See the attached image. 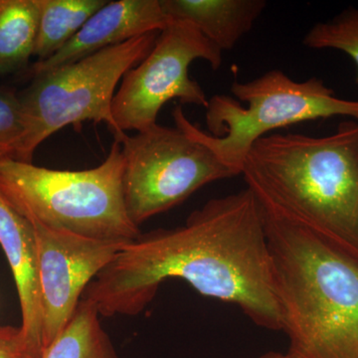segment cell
<instances>
[{
    "instance_id": "cell-9",
    "label": "cell",
    "mask_w": 358,
    "mask_h": 358,
    "mask_svg": "<svg viewBox=\"0 0 358 358\" xmlns=\"http://www.w3.org/2000/svg\"><path fill=\"white\" fill-rule=\"evenodd\" d=\"M30 223L36 238L45 350L68 324L90 282L127 243L91 239Z\"/></svg>"
},
{
    "instance_id": "cell-15",
    "label": "cell",
    "mask_w": 358,
    "mask_h": 358,
    "mask_svg": "<svg viewBox=\"0 0 358 358\" xmlns=\"http://www.w3.org/2000/svg\"><path fill=\"white\" fill-rule=\"evenodd\" d=\"M106 0H39L40 20L34 56L38 61L55 55L74 38Z\"/></svg>"
},
{
    "instance_id": "cell-12",
    "label": "cell",
    "mask_w": 358,
    "mask_h": 358,
    "mask_svg": "<svg viewBox=\"0 0 358 358\" xmlns=\"http://www.w3.org/2000/svg\"><path fill=\"white\" fill-rule=\"evenodd\" d=\"M169 20L187 21L221 51L231 50L265 10L264 0H160Z\"/></svg>"
},
{
    "instance_id": "cell-19",
    "label": "cell",
    "mask_w": 358,
    "mask_h": 358,
    "mask_svg": "<svg viewBox=\"0 0 358 358\" xmlns=\"http://www.w3.org/2000/svg\"><path fill=\"white\" fill-rule=\"evenodd\" d=\"M258 358H289L288 355H282L281 352H268L260 355Z\"/></svg>"
},
{
    "instance_id": "cell-13",
    "label": "cell",
    "mask_w": 358,
    "mask_h": 358,
    "mask_svg": "<svg viewBox=\"0 0 358 358\" xmlns=\"http://www.w3.org/2000/svg\"><path fill=\"white\" fill-rule=\"evenodd\" d=\"M39 20V0H0V76L28 67Z\"/></svg>"
},
{
    "instance_id": "cell-4",
    "label": "cell",
    "mask_w": 358,
    "mask_h": 358,
    "mask_svg": "<svg viewBox=\"0 0 358 358\" xmlns=\"http://www.w3.org/2000/svg\"><path fill=\"white\" fill-rule=\"evenodd\" d=\"M124 159L114 141L100 166L57 171L0 159V193L20 215L49 229L129 243L140 236L124 202Z\"/></svg>"
},
{
    "instance_id": "cell-6",
    "label": "cell",
    "mask_w": 358,
    "mask_h": 358,
    "mask_svg": "<svg viewBox=\"0 0 358 358\" xmlns=\"http://www.w3.org/2000/svg\"><path fill=\"white\" fill-rule=\"evenodd\" d=\"M159 33L141 35L31 77L29 86L18 94L25 129L13 159L31 164L35 150L49 136L67 126L78 129L85 121L103 122L115 141H121L127 134L113 117L115 89L126 73L147 57Z\"/></svg>"
},
{
    "instance_id": "cell-14",
    "label": "cell",
    "mask_w": 358,
    "mask_h": 358,
    "mask_svg": "<svg viewBox=\"0 0 358 358\" xmlns=\"http://www.w3.org/2000/svg\"><path fill=\"white\" fill-rule=\"evenodd\" d=\"M42 358H120L100 313L91 301L81 299L68 324L44 350Z\"/></svg>"
},
{
    "instance_id": "cell-8",
    "label": "cell",
    "mask_w": 358,
    "mask_h": 358,
    "mask_svg": "<svg viewBox=\"0 0 358 358\" xmlns=\"http://www.w3.org/2000/svg\"><path fill=\"white\" fill-rule=\"evenodd\" d=\"M222 53L192 23L169 21L147 57L126 73L115 92L112 115L117 128L124 134L152 129L169 101L206 109L209 99L190 78L189 67L194 61L204 60L218 70Z\"/></svg>"
},
{
    "instance_id": "cell-1",
    "label": "cell",
    "mask_w": 358,
    "mask_h": 358,
    "mask_svg": "<svg viewBox=\"0 0 358 358\" xmlns=\"http://www.w3.org/2000/svg\"><path fill=\"white\" fill-rule=\"evenodd\" d=\"M169 279L241 308L256 326L282 331L263 209L249 188L207 201L183 225L141 233L86 289L103 317H134Z\"/></svg>"
},
{
    "instance_id": "cell-16",
    "label": "cell",
    "mask_w": 358,
    "mask_h": 358,
    "mask_svg": "<svg viewBox=\"0 0 358 358\" xmlns=\"http://www.w3.org/2000/svg\"><path fill=\"white\" fill-rule=\"evenodd\" d=\"M303 44L315 50L331 49L345 53L357 65L358 84V8L350 7L331 20L313 26Z\"/></svg>"
},
{
    "instance_id": "cell-18",
    "label": "cell",
    "mask_w": 358,
    "mask_h": 358,
    "mask_svg": "<svg viewBox=\"0 0 358 358\" xmlns=\"http://www.w3.org/2000/svg\"><path fill=\"white\" fill-rule=\"evenodd\" d=\"M43 352L20 327L0 326V358H42Z\"/></svg>"
},
{
    "instance_id": "cell-10",
    "label": "cell",
    "mask_w": 358,
    "mask_h": 358,
    "mask_svg": "<svg viewBox=\"0 0 358 358\" xmlns=\"http://www.w3.org/2000/svg\"><path fill=\"white\" fill-rule=\"evenodd\" d=\"M169 21L160 0L108 1L55 55L31 65L29 75L36 76L141 35L162 31Z\"/></svg>"
},
{
    "instance_id": "cell-20",
    "label": "cell",
    "mask_w": 358,
    "mask_h": 358,
    "mask_svg": "<svg viewBox=\"0 0 358 358\" xmlns=\"http://www.w3.org/2000/svg\"><path fill=\"white\" fill-rule=\"evenodd\" d=\"M357 121H358V120H357Z\"/></svg>"
},
{
    "instance_id": "cell-5",
    "label": "cell",
    "mask_w": 358,
    "mask_h": 358,
    "mask_svg": "<svg viewBox=\"0 0 358 358\" xmlns=\"http://www.w3.org/2000/svg\"><path fill=\"white\" fill-rule=\"evenodd\" d=\"M234 96L209 99L202 131L176 106V127L209 148L226 166L242 173L245 159L257 141L275 129L303 122L348 117L358 120V101L338 98L319 78L298 82L273 69L248 82H233Z\"/></svg>"
},
{
    "instance_id": "cell-11",
    "label": "cell",
    "mask_w": 358,
    "mask_h": 358,
    "mask_svg": "<svg viewBox=\"0 0 358 358\" xmlns=\"http://www.w3.org/2000/svg\"><path fill=\"white\" fill-rule=\"evenodd\" d=\"M0 246L10 266L17 289L22 317L20 329L32 343L44 350L43 310L34 228L6 201L1 193Z\"/></svg>"
},
{
    "instance_id": "cell-3",
    "label": "cell",
    "mask_w": 358,
    "mask_h": 358,
    "mask_svg": "<svg viewBox=\"0 0 358 358\" xmlns=\"http://www.w3.org/2000/svg\"><path fill=\"white\" fill-rule=\"evenodd\" d=\"M260 202V201H259ZM289 358H358V263L264 206Z\"/></svg>"
},
{
    "instance_id": "cell-2",
    "label": "cell",
    "mask_w": 358,
    "mask_h": 358,
    "mask_svg": "<svg viewBox=\"0 0 358 358\" xmlns=\"http://www.w3.org/2000/svg\"><path fill=\"white\" fill-rule=\"evenodd\" d=\"M241 174L261 204L358 263L357 120L341 122L326 136H264Z\"/></svg>"
},
{
    "instance_id": "cell-17",
    "label": "cell",
    "mask_w": 358,
    "mask_h": 358,
    "mask_svg": "<svg viewBox=\"0 0 358 358\" xmlns=\"http://www.w3.org/2000/svg\"><path fill=\"white\" fill-rule=\"evenodd\" d=\"M24 129L18 94L13 90L0 87V159H13Z\"/></svg>"
},
{
    "instance_id": "cell-7",
    "label": "cell",
    "mask_w": 358,
    "mask_h": 358,
    "mask_svg": "<svg viewBox=\"0 0 358 358\" xmlns=\"http://www.w3.org/2000/svg\"><path fill=\"white\" fill-rule=\"evenodd\" d=\"M124 202L131 222L141 223L185 201L204 185L234 178L208 148L185 131L157 126L121 141Z\"/></svg>"
}]
</instances>
